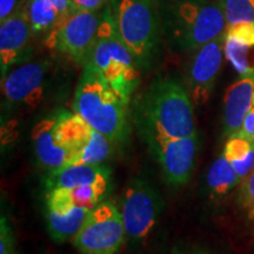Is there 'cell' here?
<instances>
[{
	"label": "cell",
	"instance_id": "cb8c5ba5",
	"mask_svg": "<svg viewBox=\"0 0 254 254\" xmlns=\"http://www.w3.org/2000/svg\"><path fill=\"white\" fill-rule=\"evenodd\" d=\"M0 254H19L13 228L4 214L0 220Z\"/></svg>",
	"mask_w": 254,
	"mask_h": 254
},
{
	"label": "cell",
	"instance_id": "f1b7e54d",
	"mask_svg": "<svg viewBox=\"0 0 254 254\" xmlns=\"http://www.w3.org/2000/svg\"><path fill=\"white\" fill-rule=\"evenodd\" d=\"M172 254H218L213 251L200 246H177L173 249Z\"/></svg>",
	"mask_w": 254,
	"mask_h": 254
},
{
	"label": "cell",
	"instance_id": "ac0fdd59",
	"mask_svg": "<svg viewBox=\"0 0 254 254\" xmlns=\"http://www.w3.org/2000/svg\"><path fill=\"white\" fill-rule=\"evenodd\" d=\"M92 211L84 206H73L64 211L46 209V225L51 239L57 244L74 239Z\"/></svg>",
	"mask_w": 254,
	"mask_h": 254
},
{
	"label": "cell",
	"instance_id": "44dd1931",
	"mask_svg": "<svg viewBox=\"0 0 254 254\" xmlns=\"http://www.w3.org/2000/svg\"><path fill=\"white\" fill-rule=\"evenodd\" d=\"M25 11L32 33H50L62 21L57 8L47 0H27Z\"/></svg>",
	"mask_w": 254,
	"mask_h": 254
},
{
	"label": "cell",
	"instance_id": "5bb4252c",
	"mask_svg": "<svg viewBox=\"0 0 254 254\" xmlns=\"http://www.w3.org/2000/svg\"><path fill=\"white\" fill-rule=\"evenodd\" d=\"M254 72L240 77L227 88L222 110V134L226 138L240 132L247 113L253 106Z\"/></svg>",
	"mask_w": 254,
	"mask_h": 254
},
{
	"label": "cell",
	"instance_id": "ffe728a7",
	"mask_svg": "<svg viewBox=\"0 0 254 254\" xmlns=\"http://www.w3.org/2000/svg\"><path fill=\"white\" fill-rule=\"evenodd\" d=\"M225 157L230 161L238 176L244 180L254 170V141L236 134L227 138L224 147Z\"/></svg>",
	"mask_w": 254,
	"mask_h": 254
},
{
	"label": "cell",
	"instance_id": "5b68a950",
	"mask_svg": "<svg viewBox=\"0 0 254 254\" xmlns=\"http://www.w3.org/2000/svg\"><path fill=\"white\" fill-rule=\"evenodd\" d=\"M85 65L99 73L127 105L131 104L141 69L119 36L110 5L104 8L99 34Z\"/></svg>",
	"mask_w": 254,
	"mask_h": 254
},
{
	"label": "cell",
	"instance_id": "484cf974",
	"mask_svg": "<svg viewBox=\"0 0 254 254\" xmlns=\"http://www.w3.org/2000/svg\"><path fill=\"white\" fill-rule=\"evenodd\" d=\"M24 7V0H0V23Z\"/></svg>",
	"mask_w": 254,
	"mask_h": 254
},
{
	"label": "cell",
	"instance_id": "d4e9b609",
	"mask_svg": "<svg viewBox=\"0 0 254 254\" xmlns=\"http://www.w3.org/2000/svg\"><path fill=\"white\" fill-rule=\"evenodd\" d=\"M111 0H71L73 12L100 11L110 4Z\"/></svg>",
	"mask_w": 254,
	"mask_h": 254
},
{
	"label": "cell",
	"instance_id": "ba28073f",
	"mask_svg": "<svg viewBox=\"0 0 254 254\" xmlns=\"http://www.w3.org/2000/svg\"><path fill=\"white\" fill-rule=\"evenodd\" d=\"M126 240L120 208L106 199L92 209L72 241L80 254H120Z\"/></svg>",
	"mask_w": 254,
	"mask_h": 254
},
{
	"label": "cell",
	"instance_id": "d6986e66",
	"mask_svg": "<svg viewBox=\"0 0 254 254\" xmlns=\"http://www.w3.org/2000/svg\"><path fill=\"white\" fill-rule=\"evenodd\" d=\"M241 183L243 180L224 153L219 155L208 168L206 184L212 198H222Z\"/></svg>",
	"mask_w": 254,
	"mask_h": 254
},
{
	"label": "cell",
	"instance_id": "52a82bcc",
	"mask_svg": "<svg viewBox=\"0 0 254 254\" xmlns=\"http://www.w3.org/2000/svg\"><path fill=\"white\" fill-rule=\"evenodd\" d=\"M55 135L67 152L68 165L103 164L112 152L113 142L75 112L56 113Z\"/></svg>",
	"mask_w": 254,
	"mask_h": 254
},
{
	"label": "cell",
	"instance_id": "603a6c76",
	"mask_svg": "<svg viewBox=\"0 0 254 254\" xmlns=\"http://www.w3.org/2000/svg\"><path fill=\"white\" fill-rule=\"evenodd\" d=\"M238 202L250 221H254V170L241 183Z\"/></svg>",
	"mask_w": 254,
	"mask_h": 254
},
{
	"label": "cell",
	"instance_id": "6da1fadb",
	"mask_svg": "<svg viewBox=\"0 0 254 254\" xmlns=\"http://www.w3.org/2000/svg\"><path fill=\"white\" fill-rule=\"evenodd\" d=\"M132 119L144 141L198 134L193 101L180 81L155 79L132 104Z\"/></svg>",
	"mask_w": 254,
	"mask_h": 254
},
{
	"label": "cell",
	"instance_id": "e0dca14e",
	"mask_svg": "<svg viewBox=\"0 0 254 254\" xmlns=\"http://www.w3.org/2000/svg\"><path fill=\"white\" fill-rule=\"evenodd\" d=\"M224 51L226 59L241 77L254 72V24L227 26Z\"/></svg>",
	"mask_w": 254,
	"mask_h": 254
},
{
	"label": "cell",
	"instance_id": "4316f807",
	"mask_svg": "<svg viewBox=\"0 0 254 254\" xmlns=\"http://www.w3.org/2000/svg\"><path fill=\"white\" fill-rule=\"evenodd\" d=\"M238 134L245 136V138H249L254 141V105L245 117L243 127H241L240 132Z\"/></svg>",
	"mask_w": 254,
	"mask_h": 254
},
{
	"label": "cell",
	"instance_id": "7a4b0ae2",
	"mask_svg": "<svg viewBox=\"0 0 254 254\" xmlns=\"http://www.w3.org/2000/svg\"><path fill=\"white\" fill-rule=\"evenodd\" d=\"M163 38L173 51L192 52L225 33L220 0H158Z\"/></svg>",
	"mask_w": 254,
	"mask_h": 254
},
{
	"label": "cell",
	"instance_id": "7402d4cb",
	"mask_svg": "<svg viewBox=\"0 0 254 254\" xmlns=\"http://www.w3.org/2000/svg\"><path fill=\"white\" fill-rule=\"evenodd\" d=\"M227 26L253 23L254 0H220Z\"/></svg>",
	"mask_w": 254,
	"mask_h": 254
},
{
	"label": "cell",
	"instance_id": "277c9868",
	"mask_svg": "<svg viewBox=\"0 0 254 254\" xmlns=\"http://www.w3.org/2000/svg\"><path fill=\"white\" fill-rule=\"evenodd\" d=\"M109 5L119 36L139 68L150 69L163 38L158 0H111Z\"/></svg>",
	"mask_w": 254,
	"mask_h": 254
},
{
	"label": "cell",
	"instance_id": "8992f818",
	"mask_svg": "<svg viewBox=\"0 0 254 254\" xmlns=\"http://www.w3.org/2000/svg\"><path fill=\"white\" fill-rule=\"evenodd\" d=\"M165 202L157 187L146 178H134L124 190L120 212L129 243L140 244L153 233Z\"/></svg>",
	"mask_w": 254,
	"mask_h": 254
},
{
	"label": "cell",
	"instance_id": "9a60e30c",
	"mask_svg": "<svg viewBox=\"0 0 254 254\" xmlns=\"http://www.w3.org/2000/svg\"><path fill=\"white\" fill-rule=\"evenodd\" d=\"M49 190L74 189L79 186H94L112 190V171L104 164H75L68 165L55 172H50L46 180Z\"/></svg>",
	"mask_w": 254,
	"mask_h": 254
},
{
	"label": "cell",
	"instance_id": "7c38bea8",
	"mask_svg": "<svg viewBox=\"0 0 254 254\" xmlns=\"http://www.w3.org/2000/svg\"><path fill=\"white\" fill-rule=\"evenodd\" d=\"M224 45L225 33L194 51L186 87L194 106H202L211 97L225 56Z\"/></svg>",
	"mask_w": 254,
	"mask_h": 254
},
{
	"label": "cell",
	"instance_id": "3957f363",
	"mask_svg": "<svg viewBox=\"0 0 254 254\" xmlns=\"http://www.w3.org/2000/svg\"><path fill=\"white\" fill-rule=\"evenodd\" d=\"M128 106L99 73L90 65L82 66L73 111L113 144L125 145L131 134Z\"/></svg>",
	"mask_w": 254,
	"mask_h": 254
},
{
	"label": "cell",
	"instance_id": "30bf717a",
	"mask_svg": "<svg viewBox=\"0 0 254 254\" xmlns=\"http://www.w3.org/2000/svg\"><path fill=\"white\" fill-rule=\"evenodd\" d=\"M146 144L157 159L168 185L178 187L189 183L199 151L198 134L153 139Z\"/></svg>",
	"mask_w": 254,
	"mask_h": 254
},
{
	"label": "cell",
	"instance_id": "4fadbf2b",
	"mask_svg": "<svg viewBox=\"0 0 254 254\" xmlns=\"http://www.w3.org/2000/svg\"><path fill=\"white\" fill-rule=\"evenodd\" d=\"M32 30L25 6L0 25V71L1 78L15 65L26 63L30 56Z\"/></svg>",
	"mask_w": 254,
	"mask_h": 254
},
{
	"label": "cell",
	"instance_id": "8fae6325",
	"mask_svg": "<svg viewBox=\"0 0 254 254\" xmlns=\"http://www.w3.org/2000/svg\"><path fill=\"white\" fill-rule=\"evenodd\" d=\"M50 64L26 62L11 69L2 78V93L6 104L12 107H36L41 103L46 90Z\"/></svg>",
	"mask_w": 254,
	"mask_h": 254
},
{
	"label": "cell",
	"instance_id": "2e32d148",
	"mask_svg": "<svg viewBox=\"0 0 254 254\" xmlns=\"http://www.w3.org/2000/svg\"><path fill=\"white\" fill-rule=\"evenodd\" d=\"M55 125L56 114H53L37 123L31 134L37 163L49 172H55L68 165L67 152L56 139Z\"/></svg>",
	"mask_w": 254,
	"mask_h": 254
},
{
	"label": "cell",
	"instance_id": "9c48e42d",
	"mask_svg": "<svg viewBox=\"0 0 254 254\" xmlns=\"http://www.w3.org/2000/svg\"><path fill=\"white\" fill-rule=\"evenodd\" d=\"M104 9L75 11L49 33L47 44L78 65L86 64L97 41Z\"/></svg>",
	"mask_w": 254,
	"mask_h": 254
},
{
	"label": "cell",
	"instance_id": "83f0119b",
	"mask_svg": "<svg viewBox=\"0 0 254 254\" xmlns=\"http://www.w3.org/2000/svg\"><path fill=\"white\" fill-rule=\"evenodd\" d=\"M52 4L58 11L60 20H64L68 17L69 14L73 13V9H72V4H71V0H47ZM60 21V23H62Z\"/></svg>",
	"mask_w": 254,
	"mask_h": 254
}]
</instances>
